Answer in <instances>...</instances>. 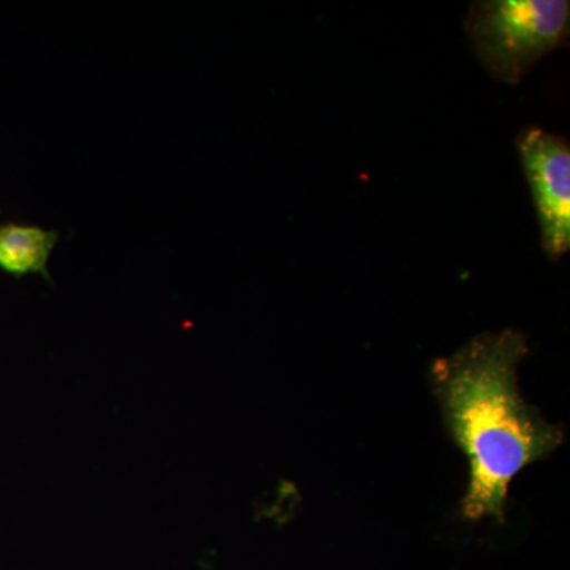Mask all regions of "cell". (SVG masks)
<instances>
[{
  "mask_svg": "<svg viewBox=\"0 0 570 570\" xmlns=\"http://www.w3.org/2000/svg\"><path fill=\"white\" fill-rule=\"evenodd\" d=\"M530 186L540 230V246L550 262L570 249V146L543 127H524L515 138Z\"/></svg>",
  "mask_w": 570,
  "mask_h": 570,
  "instance_id": "cell-3",
  "label": "cell"
},
{
  "mask_svg": "<svg viewBox=\"0 0 570 570\" xmlns=\"http://www.w3.org/2000/svg\"><path fill=\"white\" fill-rule=\"evenodd\" d=\"M528 352L523 333L487 332L430 367L444 425L466 456L469 480L461 517L472 523H502L513 479L549 459L564 442L562 428L521 395L519 367Z\"/></svg>",
  "mask_w": 570,
  "mask_h": 570,
  "instance_id": "cell-1",
  "label": "cell"
},
{
  "mask_svg": "<svg viewBox=\"0 0 570 570\" xmlns=\"http://www.w3.org/2000/svg\"><path fill=\"white\" fill-rule=\"evenodd\" d=\"M568 0H475L466 36L483 69L494 80L520 85L549 52L569 41Z\"/></svg>",
  "mask_w": 570,
  "mask_h": 570,
  "instance_id": "cell-2",
  "label": "cell"
},
{
  "mask_svg": "<svg viewBox=\"0 0 570 570\" xmlns=\"http://www.w3.org/2000/svg\"><path fill=\"white\" fill-rule=\"evenodd\" d=\"M59 239L58 230L39 225L0 224V269L14 279L39 275L52 284L48 264Z\"/></svg>",
  "mask_w": 570,
  "mask_h": 570,
  "instance_id": "cell-4",
  "label": "cell"
}]
</instances>
